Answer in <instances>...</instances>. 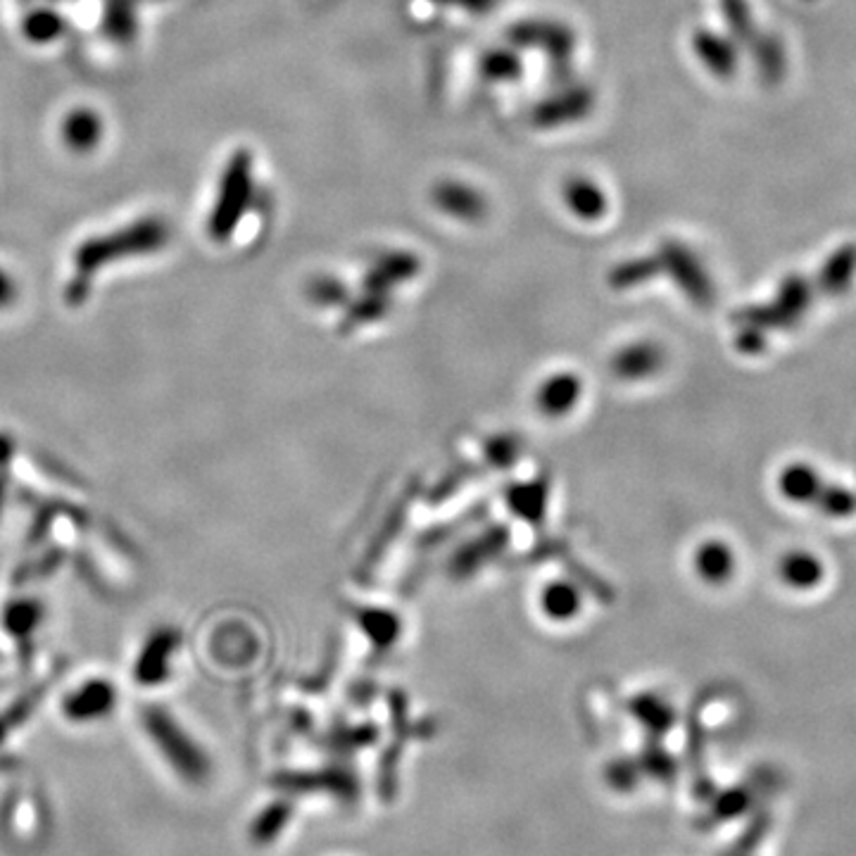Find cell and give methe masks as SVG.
I'll list each match as a JSON object with an SVG mask.
<instances>
[{"label":"cell","mask_w":856,"mask_h":856,"mask_svg":"<svg viewBox=\"0 0 856 856\" xmlns=\"http://www.w3.org/2000/svg\"><path fill=\"white\" fill-rule=\"evenodd\" d=\"M386 310H388V298H386V293H374V290H372V296L355 305L352 312H350V317L357 319V322H367V319L383 317V314H386Z\"/></svg>","instance_id":"cb8c5ba5"},{"label":"cell","mask_w":856,"mask_h":856,"mask_svg":"<svg viewBox=\"0 0 856 856\" xmlns=\"http://www.w3.org/2000/svg\"><path fill=\"white\" fill-rule=\"evenodd\" d=\"M728 549L721 545H707L699 549V557H697V569L702 576L707 579H723L728 573Z\"/></svg>","instance_id":"44dd1931"},{"label":"cell","mask_w":856,"mask_h":856,"mask_svg":"<svg viewBox=\"0 0 856 856\" xmlns=\"http://www.w3.org/2000/svg\"><path fill=\"white\" fill-rule=\"evenodd\" d=\"M693 46L702 65H707L719 79H728V76L735 72V48L728 38H721L719 34L711 32H697Z\"/></svg>","instance_id":"4fadbf2b"},{"label":"cell","mask_w":856,"mask_h":856,"mask_svg":"<svg viewBox=\"0 0 856 856\" xmlns=\"http://www.w3.org/2000/svg\"><path fill=\"white\" fill-rule=\"evenodd\" d=\"M581 383L573 374H559L541 388V407L547 414H565L579 400Z\"/></svg>","instance_id":"9a60e30c"},{"label":"cell","mask_w":856,"mask_h":856,"mask_svg":"<svg viewBox=\"0 0 856 856\" xmlns=\"http://www.w3.org/2000/svg\"><path fill=\"white\" fill-rule=\"evenodd\" d=\"M38 621H41V607L36 603H15L10 605L5 611V625L10 633H15L20 637H24L27 633H32Z\"/></svg>","instance_id":"ffe728a7"},{"label":"cell","mask_w":856,"mask_h":856,"mask_svg":"<svg viewBox=\"0 0 856 856\" xmlns=\"http://www.w3.org/2000/svg\"><path fill=\"white\" fill-rule=\"evenodd\" d=\"M431 202L443 214L467 224L481 222L483 216L488 214V200H485L481 190L464 182H457V178H445V182H438L433 186Z\"/></svg>","instance_id":"ba28073f"},{"label":"cell","mask_w":856,"mask_h":856,"mask_svg":"<svg viewBox=\"0 0 856 856\" xmlns=\"http://www.w3.org/2000/svg\"><path fill=\"white\" fill-rule=\"evenodd\" d=\"M429 3L443 8H457L471 12V15H483V12H491L497 5V0H429Z\"/></svg>","instance_id":"d4e9b609"},{"label":"cell","mask_w":856,"mask_h":856,"mask_svg":"<svg viewBox=\"0 0 856 856\" xmlns=\"http://www.w3.org/2000/svg\"><path fill=\"white\" fill-rule=\"evenodd\" d=\"M310 298L319 305H336L348 298L345 286L334 276H317L310 281Z\"/></svg>","instance_id":"603a6c76"},{"label":"cell","mask_w":856,"mask_h":856,"mask_svg":"<svg viewBox=\"0 0 856 856\" xmlns=\"http://www.w3.org/2000/svg\"><path fill=\"white\" fill-rule=\"evenodd\" d=\"M62 140L72 152H94L106 136V122L100 114L91 108H74L67 112V117L62 120Z\"/></svg>","instance_id":"8fae6325"},{"label":"cell","mask_w":856,"mask_h":856,"mask_svg":"<svg viewBox=\"0 0 856 856\" xmlns=\"http://www.w3.org/2000/svg\"><path fill=\"white\" fill-rule=\"evenodd\" d=\"M62 32H65V17L50 8L32 10L22 22V34L27 36L29 44H36V46H48V44L58 41Z\"/></svg>","instance_id":"2e32d148"},{"label":"cell","mask_w":856,"mask_h":856,"mask_svg":"<svg viewBox=\"0 0 856 856\" xmlns=\"http://www.w3.org/2000/svg\"><path fill=\"white\" fill-rule=\"evenodd\" d=\"M419 272V260L412 252H386L379 258L372 266V272L367 274V288L374 293H386L395 284L412 278Z\"/></svg>","instance_id":"7c38bea8"},{"label":"cell","mask_w":856,"mask_h":856,"mask_svg":"<svg viewBox=\"0 0 856 856\" xmlns=\"http://www.w3.org/2000/svg\"><path fill=\"white\" fill-rule=\"evenodd\" d=\"M479 70H481L485 82L512 84V82L521 79L523 62H521L514 46L491 48V50H485V53H483V58L479 62Z\"/></svg>","instance_id":"5bb4252c"},{"label":"cell","mask_w":856,"mask_h":856,"mask_svg":"<svg viewBox=\"0 0 856 856\" xmlns=\"http://www.w3.org/2000/svg\"><path fill=\"white\" fill-rule=\"evenodd\" d=\"M579 605H581L579 593L573 591L571 585H565V583L549 585L547 591H545V595H543L545 615L557 619V621H567L571 617H576L579 615Z\"/></svg>","instance_id":"ac0fdd59"},{"label":"cell","mask_w":856,"mask_h":856,"mask_svg":"<svg viewBox=\"0 0 856 856\" xmlns=\"http://www.w3.org/2000/svg\"><path fill=\"white\" fill-rule=\"evenodd\" d=\"M659 362V352L652 345H633V348H625L617 355V372L621 376H645L649 372H655V367Z\"/></svg>","instance_id":"e0dca14e"},{"label":"cell","mask_w":856,"mask_h":856,"mask_svg":"<svg viewBox=\"0 0 856 856\" xmlns=\"http://www.w3.org/2000/svg\"><path fill=\"white\" fill-rule=\"evenodd\" d=\"M108 29L112 36L126 38L136 32V15L126 0H112L108 10Z\"/></svg>","instance_id":"7402d4cb"},{"label":"cell","mask_w":856,"mask_h":856,"mask_svg":"<svg viewBox=\"0 0 856 856\" xmlns=\"http://www.w3.org/2000/svg\"><path fill=\"white\" fill-rule=\"evenodd\" d=\"M170 238L172 228L158 214L138 216L136 222L114 228V232L86 238L74 252V278H79V286H72V290L84 288L88 278L103 272L112 262L146 258V255L164 250Z\"/></svg>","instance_id":"6da1fadb"},{"label":"cell","mask_w":856,"mask_h":856,"mask_svg":"<svg viewBox=\"0 0 856 856\" xmlns=\"http://www.w3.org/2000/svg\"><path fill=\"white\" fill-rule=\"evenodd\" d=\"M120 707V687L103 675L86 679L62 699V714L74 725L106 721Z\"/></svg>","instance_id":"277c9868"},{"label":"cell","mask_w":856,"mask_h":856,"mask_svg":"<svg viewBox=\"0 0 856 856\" xmlns=\"http://www.w3.org/2000/svg\"><path fill=\"white\" fill-rule=\"evenodd\" d=\"M255 198V160L252 152L238 148L226 160L224 172L216 186V198L208 216V234L212 240L224 243L236 234L243 216L250 210Z\"/></svg>","instance_id":"3957f363"},{"label":"cell","mask_w":856,"mask_h":856,"mask_svg":"<svg viewBox=\"0 0 856 856\" xmlns=\"http://www.w3.org/2000/svg\"><path fill=\"white\" fill-rule=\"evenodd\" d=\"M561 198H565L567 210L581 222H599L609 210L607 194L587 176L567 178L561 186Z\"/></svg>","instance_id":"30bf717a"},{"label":"cell","mask_w":856,"mask_h":856,"mask_svg":"<svg viewBox=\"0 0 856 856\" xmlns=\"http://www.w3.org/2000/svg\"><path fill=\"white\" fill-rule=\"evenodd\" d=\"M595 108V94L587 86H569L565 91L545 98L535 106L531 122L538 129H557V126L576 124L585 120Z\"/></svg>","instance_id":"52a82bcc"},{"label":"cell","mask_w":856,"mask_h":856,"mask_svg":"<svg viewBox=\"0 0 856 856\" xmlns=\"http://www.w3.org/2000/svg\"><path fill=\"white\" fill-rule=\"evenodd\" d=\"M140 725L150 740V745L160 752L164 764L182 778L184 783L200 785L210 776V759L198 740L178 723L174 714L164 707L148 705L140 711Z\"/></svg>","instance_id":"7a4b0ae2"},{"label":"cell","mask_w":856,"mask_h":856,"mask_svg":"<svg viewBox=\"0 0 856 856\" xmlns=\"http://www.w3.org/2000/svg\"><path fill=\"white\" fill-rule=\"evenodd\" d=\"M657 272H659V260L637 258V260L621 262L617 270L611 272L609 281L615 284V288H633L637 284H643V281L655 276Z\"/></svg>","instance_id":"d6986e66"},{"label":"cell","mask_w":856,"mask_h":856,"mask_svg":"<svg viewBox=\"0 0 856 856\" xmlns=\"http://www.w3.org/2000/svg\"><path fill=\"white\" fill-rule=\"evenodd\" d=\"M182 635L174 625H158L148 633L134 661V679L140 687H160L170 681Z\"/></svg>","instance_id":"5b68a950"},{"label":"cell","mask_w":856,"mask_h":856,"mask_svg":"<svg viewBox=\"0 0 856 856\" xmlns=\"http://www.w3.org/2000/svg\"><path fill=\"white\" fill-rule=\"evenodd\" d=\"M507 41L514 48H535L553 60V65H567L576 50V34L567 24L549 20H526L509 27Z\"/></svg>","instance_id":"8992f818"},{"label":"cell","mask_w":856,"mask_h":856,"mask_svg":"<svg viewBox=\"0 0 856 856\" xmlns=\"http://www.w3.org/2000/svg\"><path fill=\"white\" fill-rule=\"evenodd\" d=\"M20 286L15 276H12L5 266H0V310H8L17 302Z\"/></svg>","instance_id":"484cf974"},{"label":"cell","mask_w":856,"mask_h":856,"mask_svg":"<svg viewBox=\"0 0 856 856\" xmlns=\"http://www.w3.org/2000/svg\"><path fill=\"white\" fill-rule=\"evenodd\" d=\"M659 264H663V270L671 272L675 284H679L695 302L711 300V284H709L707 274L702 272V266L695 260V255L690 252L687 248H683L681 243H675V240L663 243Z\"/></svg>","instance_id":"9c48e42d"}]
</instances>
